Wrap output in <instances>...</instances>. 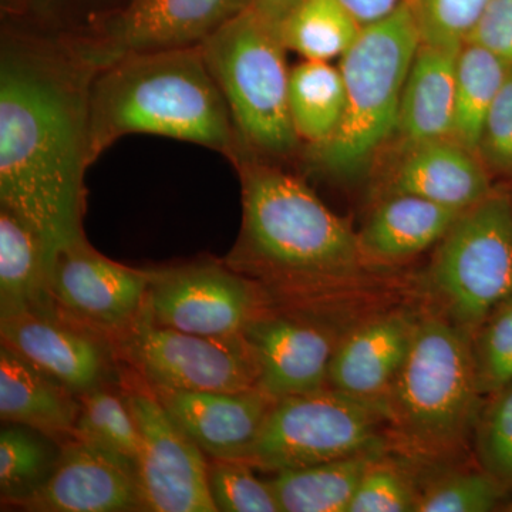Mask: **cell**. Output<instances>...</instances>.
Here are the masks:
<instances>
[{"mask_svg":"<svg viewBox=\"0 0 512 512\" xmlns=\"http://www.w3.org/2000/svg\"><path fill=\"white\" fill-rule=\"evenodd\" d=\"M490 0H407L420 42L424 45L460 47Z\"/></svg>","mask_w":512,"mask_h":512,"instance_id":"836d02e7","label":"cell"},{"mask_svg":"<svg viewBox=\"0 0 512 512\" xmlns=\"http://www.w3.org/2000/svg\"><path fill=\"white\" fill-rule=\"evenodd\" d=\"M460 47L420 43L404 83L394 134L402 154L421 144L451 138Z\"/></svg>","mask_w":512,"mask_h":512,"instance_id":"ffe728a7","label":"cell"},{"mask_svg":"<svg viewBox=\"0 0 512 512\" xmlns=\"http://www.w3.org/2000/svg\"><path fill=\"white\" fill-rule=\"evenodd\" d=\"M494 190L493 177L477 153L446 138L404 151L383 197L416 195L451 210L466 211Z\"/></svg>","mask_w":512,"mask_h":512,"instance_id":"d6986e66","label":"cell"},{"mask_svg":"<svg viewBox=\"0 0 512 512\" xmlns=\"http://www.w3.org/2000/svg\"><path fill=\"white\" fill-rule=\"evenodd\" d=\"M346 93L339 67L303 60L289 77V110L299 140L315 147L326 143L345 111Z\"/></svg>","mask_w":512,"mask_h":512,"instance_id":"d4e9b609","label":"cell"},{"mask_svg":"<svg viewBox=\"0 0 512 512\" xmlns=\"http://www.w3.org/2000/svg\"><path fill=\"white\" fill-rule=\"evenodd\" d=\"M2 345L76 396L106 386L111 350L104 336L57 313L22 312L0 318Z\"/></svg>","mask_w":512,"mask_h":512,"instance_id":"5bb4252c","label":"cell"},{"mask_svg":"<svg viewBox=\"0 0 512 512\" xmlns=\"http://www.w3.org/2000/svg\"><path fill=\"white\" fill-rule=\"evenodd\" d=\"M123 394L143 439L137 477L144 511L217 512L204 451L175 423L146 383L130 386Z\"/></svg>","mask_w":512,"mask_h":512,"instance_id":"8fae6325","label":"cell"},{"mask_svg":"<svg viewBox=\"0 0 512 512\" xmlns=\"http://www.w3.org/2000/svg\"><path fill=\"white\" fill-rule=\"evenodd\" d=\"M510 191H511V197H512V190H510Z\"/></svg>","mask_w":512,"mask_h":512,"instance_id":"60d3db41","label":"cell"},{"mask_svg":"<svg viewBox=\"0 0 512 512\" xmlns=\"http://www.w3.org/2000/svg\"><path fill=\"white\" fill-rule=\"evenodd\" d=\"M466 42L490 50L512 66V0H490Z\"/></svg>","mask_w":512,"mask_h":512,"instance_id":"8d00e7d4","label":"cell"},{"mask_svg":"<svg viewBox=\"0 0 512 512\" xmlns=\"http://www.w3.org/2000/svg\"><path fill=\"white\" fill-rule=\"evenodd\" d=\"M151 278L153 271L117 264L86 239L57 252L49 292L63 318L116 339L143 315Z\"/></svg>","mask_w":512,"mask_h":512,"instance_id":"7c38bea8","label":"cell"},{"mask_svg":"<svg viewBox=\"0 0 512 512\" xmlns=\"http://www.w3.org/2000/svg\"><path fill=\"white\" fill-rule=\"evenodd\" d=\"M114 340L119 356L154 390L245 392L258 384V363L244 335H192L140 316Z\"/></svg>","mask_w":512,"mask_h":512,"instance_id":"9c48e42d","label":"cell"},{"mask_svg":"<svg viewBox=\"0 0 512 512\" xmlns=\"http://www.w3.org/2000/svg\"><path fill=\"white\" fill-rule=\"evenodd\" d=\"M79 399L80 412L74 437L120 454L137 466L143 439L124 394L101 386Z\"/></svg>","mask_w":512,"mask_h":512,"instance_id":"f1b7e54d","label":"cell"},{"mask_svg":"<svg viewBox=\"0 0 512 512\" xmlns=\"http://www.w3.org/2000/svg\"><path fill=\"white\" fill-rule=\"evenodd\" d=\"M390 448L384 404L328 386L275 402L245 463L275 474Z\"/></svg>","mask_w":512,"mask_h":512,"instance_id":"ba28073f","label":"cell"},{"mask_svg":"<svg viewBox=\"0 0 512 512\" xmlns=\"http://www.w3.org/2000/svg\"><path fill=\"white\" fill-rule=\"evenodd\" d=\"M507 494L483 468L447 473L421 488L414 512H490Z\"/></svg>","mask_w":512,"mask_h":512,"instance_id":"f546056e","label":"cell"},{"mask_svg":"<svg viewBox=\"0 0 512 512\" xmlns=\"http://www.w3.org/2000/svg\"><path fill=\"white\" fill-rule=\"evenodd\" d=\"M419 318L409 311L380 313L349 330L336 343L328 386L383 403L412 348Z\"/></svg>","mask_w":512,"mask_h":512,"instance_id":"ac0fdd59","label":"cell"},{"mask_svg":"<svg viewBox=\"0 0 512 512\" xmlns=\"http://www.w3.org/2000/svg\"><path fill=\"white\" fill-rule=\"evenodd\" d=\"M362 28L396 12L407 0H339Z\"/></svg>","mask_w":512,"mask_h":512,"instance_id":"74e56055","label":"cell"},{"mask_svg":"<svg viewBox=\"0 0 512 512\" xmlns=\"http://www.w3.org/2000/svg\"><path fill=\"white\" fill-rule=\"evenodd\" d=\"M419 494L406 467L384 454L367 468L348 512H414Z\"/></svg>","mask_w":512,"mask_h":512,"instance_id":"e575fe53","label":"cell"},{"mask_svg":"<svg viewBox=\"0 0 512 512\" xmlns=\"http://www.w3.org/2000/svg\"><path fill=\"white\" fill-rule=\"evenodd\" d=\"M20 508L36 512L144 511L136 463L74 437L62 444L47 483Z\"/></svg>","mask_w":512,"mask_h":512,"instance_id":"9a60e30c","label":"cell"},{"mask_svg":"<svg viewBox=\"0 0 512 512\" xmlns=\"http://www.w3.org/2000/svg\"><path fill=\"white\" fill-rule=\"evenodd\" d=\"M302 0H254L252 8L274 28L279 29L286 16L292 12Z\"/></svg>","mask_w":512,"mask_h":512,"instance_id":"f35d334b","label":"cell"},{"mask_svg":"<svg viewBox=\"0 0 512 512\" xmlns=\"http://www.w3.org/2000/svg\"><path fill=\"white\" fill-rule=\"evenodd\" d=\"M62 444L20 424L0 431V495L3 505L20 507L43 487L55 471Z\"/></svg>","mask_w":512,"mask_h":512,"instance_id":"83f0119b","label":"cell"},{"mask_svg":"<svg viewBox=\"0 0 512 512\" xmlns=\"http://www.w3.org/2000/svg\"><path fill=\"white\" fill-rule=\"evenodd\" d=\"M420 35L407 2L379 22L362 28L340 57L346 103L333 136L308 147L323 173L357 177L396 134L407 74L420 46Z\"/></svg>","mask_w":512,"mask_h":512,"instance_id":"5b68a950","label":"cell"},{"mask_svg":"<svg viewBox=\"0 0 512 512\" xmlns=\"http://www.w3.org/2000/svg\"><path fill=\"white\" fill-rule=\"evenodd\" d=\"M242 228L227 265L259 285L318 291L367 268L356 232L295 175L239 148Z\"/></svg>","mask_w":512,"mask_h":512,"instance_id":"7a4b0ae2","label":"cell"},{"mask_svg":"<svg viewBox=\"0 0 512 512\" xmlns=\"http://www.w3.org/2000/svg\"><path fill=\"white\" fill-rule=\"evenodd\" d=\"M79 396L40 372L15 350L0 348V419L52 437L60 444L74 439Z\"/></svg>","mask_w":512,"mask_h":512,"instance_id":"7402d4cb","label":"cell"},{"mask_svg":"<svg viewBox=\"0 0 512 512\" xmlns=\"http://www.w3.org/2000/svg\"><path fill=\"white\" fill-rule=\"evenodd\" d=\"M254 0H133L93 39L73 43L94 69L121 57L201 45Z\"/></svg>","mask_w":512,"mask_h":512,"instance_id":"4fadbf2b","label":"cell"},{"mask_svg":"<svg viewBox=\"0 0 512 512\" xmlns=\"http://www.w3.org/2000/svg\"><path fill=\"white\" fill-rule=\"evenodd\" d=\"M49 254L42 237L15 212L0 207V318L57 313L49 292Z\"/></svg>","mask_w":512,"mask_h":512,"instance_id":"603a6c76","label":"cell"},{"mask_svg":"<svg viewBox=\"0 0 512 512\" xmlns=\"http://www.w3.org/2000/svg\"><path fill=\"white\" fill-rule=\"evenodd\" d=\"M245 461L212 460L208 464V485L217 511L282 512L268 480L252 473Z\"/></svg>","mask_w":512,"mask_h":512,"instance_id":"d6a6232c","label":"cell"},{"mask_svg":"<svg viewBox=\"0 0 512 512\" xmlns=\"http://www.w3.org/2000/svg\"><path fill=\"white\" fill-rule=\"evenodd\" d=\"M501 507H503L500 508L501 511L512 512V498L510 501H508V503L501 505Z\"/></svg>","mask_w":512,"mask_h":512,"instance_id":"ab89813d","label":"cell"},{"mask_svg":"<svg viewBox=\"0 0 512 512\" xmlns=\"http://www.w3.org/2000/svg\"><path fill=\"white\" fill-rule=\"evenodd\" d=\"M478 466L512 491V383L491 394L481 407L473 436Z\"/></svg>","mask_w":512,"mask_h":512,"instance_id":"4dcf8cb0","label":"cell"},{"mask_svg":"<svg viewBox=\"0 0 512 512\" xmlns=\"http://www.w3.org/2000/svg\"><path fill=\"white\" fill-rule=\"evenodd\" d=\"M258 363L256 389L278 402L328 387L335 336L296 316L265 311L244 332Z\"/></svg>","mask_w":512,"mask_h":512,"instance_id":"2e32d148","label":"cell"},{"mask_svg":"<svg viewBox=\"0 0 512 512\" xmlns=\"http://www.w3.org/2000/svg\"><path fill=\"white\" fill-rule=\"evenodd\" d=\"M463 211L409 194L386 195L357 232L366 266L403 264L439 244Z\"/></svg>","mask_w":512,"mask_h":512,"instance_id":"44dd1931","label":"cell"},{"mask_svg":"<svg viewBox=\"0 0 512 512\" xmlns=\"http://www.w3.org/2000/svg\"><path fill=\"white\" fill-rule=\"evenodd\" d=\"M476 153L491 177L512 185V66L488 111Z\"/></svg>","mask_w":512,"mask_h":512,"instance_id":"d590c367","label":"cell"},{"mask_svg":"<svg viewBox=\"0 0 512 512\" xmlns=\"http://www.w3.org/2000/svg\"><path fill=\"white\" fill-rule=\"evenodd\" d=\"M201 49L241 147L259 157H291L301 140L289 110L291 70L279 30L251 6L205 39Z\"/></svg>","mask_w":512,"mask_h":512,"instance_id":"8992f818","label":"cell"},{"mask_svg":"<svg viewBox=\"0 0 512 512\" xmlns=\"http://www.w3.org/2000/svg\"><path fill=\"white\" fill-rule=\"evenodd\" d=\"M511 66L484 47L464 43L456 66V107L451 138L476 153L488 111Z\"/></svg>","mask_w":512,"mask_h":512,"instance_id":"484cf974","label":"cell"},{"mask_svg":"<svg viewBox=\"0 0 512 512\" xmlns=\"http://www.w3.org/2000/svg\"><path fill=\"white\" fill-rule=\"evenodd\" d=\"M429 311L473 336L512 295V197L495 188L461 212L421 276Z\"/></svg>","mask_w":512,"mask_h":512,"instance_id":"52a82bcc","label":"cell"},{"mask_svg":"<svg viewBox=\"0 0 512 512\" xmlns=\"http://www.w3.org/2000/svg\"><path fill=\"white\" fill-rule=\"evenodd\" d=\"M156 134L211 148H241L227 101L201 45L133 53L94 74L89 99L92 163L127 134Z\"/></svg>","mask_w":512,"mask_h":512,"instance_id":"3957f363","label":"cell"},{"mask_svg":"<svg viewBox=\"0 0 512 512\" xmlns=\"http://www.w3.org/2000/svg\"><path fill=\"white\" fill-rule=\"evenodd\" d=\"M478 389L484 397L512 383V295L471 336Z\"/></svg>","mask_w":512,"mask_h":512,"instance_id":"1f68e13d","label":"cell"},{"mask_svg":"<svg viewBox=\"0 0 512 512\" xmlns=\"http://www.w3.org/2000/svg\"><path fill=\"white\" fill-rule=\"evenodd\" d=\"M151 390L175 423L212 460L247 461L275 404L258 389L245 392Z\"/></svg>","mask_w":512,"mask_h":512,"instance_id":"e0dca14e","label":"cell"},{"mask_svg":"<svg viewBox=\"0 0 512 512\" xmlns=\"http://www.w3.org/2000/svg\"><path fill=\"white\" fill-rule=\"evenodd\" d=\"M484 399L470 333L437 313L420 315L406 362L383 399L393 447L416 460L457 456L473 439Z\"/></svg>","mask_w":512,"mask_h":512,"instance_id":"277c9868","label":"cell"},{"mask_svg":"<svg viewBox=\"0 0 512 512\" xmlns=\"http://www.w3.org/2000/svg\"><path fill=\"white\" fill-rule=\"evenodd\" d=\"M278 30L286 49L305 60L330 62L348 52L362 26L339 0H302Z\"/></svg>","mask_w":512,"mask_h":512,"instance_id":"4316f807","label":"cell"},{"mask_svg":"<svg viewBox=\"0 0 512 512\" xmlns=\"http://www.w3.org/2000/svg\"><path fill=\"white\" fill-rule=\"evenodd\" d=\"M97 70L73 45L9 42L0 62V207L57 252L86 241L84 175ZM50 271V269H49Z\"/></svg>","mask_w":512,"mask_h":512,"instance_id":"6da1fadb","label":"cell"},{"mask_svg":"<svg viewBox=\"0 0 512 512\" xmlns=\"http://www.w3.org/2000/svg\"><path fill=\"white\" fill-rule=\"evenodd\" d=\"M262 286L228 265L204 262L153 271L141 318L200 336L244 335L266 311Z\"/></svg>","mask_w":512,"mask_h":512,"instance_id":"30bf717a","label":"cell"},{"mask_svg":"<svg viewBox=\"0 0 512 512\" xmlns=\"http://www.w3.org/2000/svg\"><path fill=\"white\" fill-rule=\"evenodd\" d=\"M384 454L387 451H370L281 471L268 481L282 512H348L367 468Z\"/></svg>","mask_w":512,"mask_h":512,"instance_id":"cb8c5ba5","label":"cell"}]
</instances>
